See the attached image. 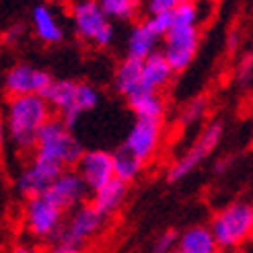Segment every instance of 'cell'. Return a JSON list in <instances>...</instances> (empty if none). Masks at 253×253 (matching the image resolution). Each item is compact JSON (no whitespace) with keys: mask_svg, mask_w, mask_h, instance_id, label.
<instances>
[{"mask_svg":"<svg viewBox=\"0 0 253 253\" xmlns=\"http://www.w3.org/2000/svg\"><path fill=\"white\" fill-rule=\"evenodd\" d=\"M54 118V109L43 95H12L4 111V128L17 150H33L40 130Z\"/></svg>","mask_w":253,"mask_h":253,"instance_id":"cell-1","label":"cell"},{"mask_svg":"<svg viewBox=\"0 0 253 253\" xmlns=\"http://www.w3.org/2000/svg\"><path fill=\"white\" fill-rule=\"evenodd\" d=\"M171 15L173 25L169 33L163 37L161 52L169 60L175 72H183L194 62L200 47V23L204 21L202 0H194V2L177 6Z\"/></svg>","mask_w":253,"mask_h":253,"instance_id":"cell-2","label":"cell"},{"mask_svg":"<svg viewBox=\"0 0 253 253\" xmlns=\"http://www.w3.org/2000/svg\"><path fill=\"white\" fill-rule=\"evenodd\" d=\"M43 97L52 105L56 116L62 118L68 126H74L83 113L93 111L101 101L99 91L93 84L70 79L54 81L43 93Z\"/></svg>","mask_w":253,"mask_h":253,"instance_id":"cell-3","label":"cell"},{"mask_svg":"<svg viewBox=\"0 0 253 253\" xmlns=\"http://www.w3.org/2000/svg\"><path fill=\"white\" fill-rule=\"evenodd\" d=\"M68 15L79 40L91 47L105 49L116 42V27L99 0H68Z\"/></svg>","mask_w":253,"mask_h":253,"instance_id":"cell-4","label":"cell"},{"mask_svg":"<svg viewBox=\"0 0 253 253\" xmlns=\"http://www.w3.org/2000/svg\"><path fill=\"white\" fill-rule=\"evenodd\" d=\"M31 153L56 163V165H60L62 169H68V167H74L79 163V159L84 153V148L79 142V138L72 134L70 126L64 120L52 118L40 130L35 148Z\"/></svg>","mask_w":253,"mask_h":253,"instance_id":"cell-5","label":"cell"},{"mask_svg":"<svg viewBox=\"0 0 253 253\" xmlns=\"http://www.w3.org/2000/svg\"><path fill=\"white\" fill-rule=\"evenodd\" d=\"M105 214L97 210L95 204H83L72 208V214L62 226L58 237L52 241L56 253H79L83 247L95 239L105 224Z\"/></svg>","mask_w":253,"mask_h":253,"instance_id":"cell-6","label":"cell"},{"mask_svg":"<svg viewBox=\"0 0 253 253\" xmlns=\"http://www.w3.org/2000/svg\"><path fill=\"white\" fill-rule=\"evenodd\" d=\"M210 229L220 249H237L253 239V206L235 202L214 214Z\"/></svg>","mask_w":253,"mask_h":253,"instance_id":"cell-7","label":"cell"},{"mask_svg":"<svg viewBox=\"0 0 253 253\" xmlns=\"http://www.w3.org/2000/svg\"><path fill=\"white\" fill-rule=\"evenodd\" d=\"M64 208L49 198L47 194H40L27 198L23 208V226L25 233L35 241L52 243L64 226Z\"/></svg>","mask_w":253,"mask_h":253,"instance_id":"cell-8","label":"cell"},{"mask_svg":"<svg viewBox=\"0 0 253 253\" xmlns=\"http://www.w3.org/2000/svg\"><path fill=\"white\" fill-rule=\"evenodd\" d=\"M220 138H222V124L220 122L208 124L206 128L202 130V134L196 138V142L169 167V173H167L169 183L179 181V179H183L185 175L192 173L200 163L204 161L214 148H216V144L220 142Z\"/></svg>","mask_w":253,"mask_h":253,"instance_id":"cell-9","label":"cell"},{"mask_svg":"<svg viewBox=\"0 0 253 253\" xmlns=\"http://www.w3.org/2000/svg\"><path fill=\"white\" fill-rule=\"evenodd\" d=\"M64 169L60 165H56V163L47 161L43 157L31 155V161L19 171L17 179H15V187H17L19 196H23L25 200L45 194L49 189V185L54 183V179Z\"/></svg>","mask_w":253,"mask_h":253,"instance_id":"cell-10","label":"cell"},{"mask_svg":"<svg viewBox=\"0 0 253 253\" xmlns=\"http://www.w3.org/2000/svg\"><path fill=\"white\" fill-rule=\"evenodd\" d=\"M54 83L52 74L27 62L12 64L4 74V91L12 95H43Z\"/></svg>","mask_w":253,"mask_h":253,"instance_id":"cell-11","label":"cell"},{"mask_svg":"<svg viewBox=\"0 0 253 253\" xmlns=\"http://www.w3.org/2000/svg\"><path fill=\"white\" fill-rule=\"evenodd\" d=\"M161 140H163V120L136 118L134 126L124 140V146H128L140 161L148 163L159 153Z\"/></svg>","mask_w":253,"mask_h":253,"instance_id":"cell-12","label":"cell"},{"mask_svg":"<svg viewBox=\"0 0 253 253\" xmlns=\"http://www.w3.org/2000/svg\"><path fill=\"white\" fill-rule=\"evenodd\" d=\"M88 185L91 192L99 189L116 177V167H113V155L107 150H84L79 163L74 165Z\"/></svg>","mask_w":253,"mask_h":253,"instance_id":"cell-13","label":"cell"},{"mask_svg":"<svg viewBox=\"0 0 253 253\" xmlns=\"http://www.w3.org/2000/svg\"><path fill=\"white\" fill-rule=\"evenodd\" d=\"M88 192H91V189H88V185L84 183L81 173L77 169L68 167L56 177L54 183L49 185V189L45 194L64 210H72V208L83 204Z\"/></svg>","mask_w":253,"mask_h":253,"instance_id":"cell-14","label":"cell"},{"mask_svg":"<svg viewBox=\"0 0 253 253\" xmlns=\"http://www.w3.org/2000/svg\"><path fill=\"white\" fill-rule=\"evenodd\" d=\"M161 40H163V35L155 29L150 19L138 21L130 29L128 37H126V56L144 60L148 56H153L155 52H159Z\"/></svg>","mask_w":253,"mask_h":253,"instance_id":"cell-15","label":"cell"},{"mask_svg":"<svg viewBox=\"0 0 253 253\" xmlns=\"http://www.w3.org/2000/svg\"><path fill=\"white\" fill-rule=\"evenodd\" d=\"M31 29L33 35L45 45H56L64 40V29L56 12L47 4H35L31 10Z\"/></svg>","mask_w":253,"mask_h":253,"instance_id":"cell-16","label":"cell"},{"mask_svg":"<svg viewBox=\"0 0 253 253\" xmlns=\"http://www.w3.org/2000/svg\"><path fill=\"white\" fill-rule=\"evenodd\" d=\"M128 99V107L136 118H148V120H163L165 118V99H163L161 91L155 88L140 86L138 91H134Z\"/></svg>","mask_w":253,"mask_h":253,"instance_id":"cell-17","label":"cell"},{"mask_svg":"<svg viewBox=\"0 0 253 253\" xmlns=\"http://www.w3.org/2000/svg\"><path fill=\"white\" fill-rule=\"evenodd\" d=\"M128 181L120 179V177H113L111 181H107L105 185H101L99 189L93 192V204L97 210H101L105 216L116 214L122 204L128 198Z\"/></svg>","mask_w":253,"mask_h":253,"instance_id":"cell-18","label":"cell"},{"mask_svg":"<svg viewBox=\"0 0 253 253\" xmlns=\"http://www.w3.org/2000/svg\"><path fill=\"white\" fill-rule=\"evenodd\" d=\"M142 86V60L126 56L116 72H113V88L122 97H130L134 91Z\"/></svg>","mask_w":253,"mask_h":253,"instance_id":"cell-19","label":"cell"},{"mask_svg":"<svg viewBox=\"0 0 253 253\" xmlns=\"http://www.w3.org/2000/svg\"><path fill=\"white\" fill-rule=\"evenodd\" d=\"M173 66L169 64V60L163 56V52H155L153 56H148L142 60V86L155 88L161 91L163 86H167L173 79Z\"/></svg>","mask_w":253,"mask_h":253,"instance_id":"cell-20","label":"cell"},{"mask_svg":"<svg viewBox=\"0 0 253 253\" xmlns=\"http://www.w3.org/2000/svg\"><path fill=\"white\" fill-rule=\"evenodd\" d=\"M218 249V241L210 226H189L179 235L177 243L179 253H214Z\"/></svg>","mask_w":253,"mask_h":253,"instance_id":"cell-21","label":"cell"},{"mask_svg":"<svg viewBox=\"0 0 253 253\" xmlns=\"http://www.w3.org/2000/svg\"><path fill=\"white\" fill-rule=\"evenodd\" d=\"M146 165L144 161L138 159L128 146H120L116 153H113V167H116V177L132 183L138 175H140L142 167Z\"/></svg>","mask_w":253,"mask_h":253,"instance_id":"cell-22","label":"cell"},{"mask_svg":"<svg viewBox=\"0 0 253 253\" xmlns=\"http://www.w3.org/2000/svg\"><path fill=\"white\" fill-rule=\"evenodd\" d=\"M99 4L111 21L120 23H128L136 19L138 10H140V0H99Z\"/></svg>","mask_w":253,"mask_h":253,"instance_id":"cell-23","label":"cell"},{"mask_svg":"<svg viewBox=\"0 0 253 253\" xmlns=\"http://www.w3.org/2000/svg\"><path fill=\"white\" fill-rule=\"evenodd\" d=\"M204 113H206V99L204 97H196L192 101H187L185 107L181 109L179 122L183 126H192V124H196V122H200L202 118H204Z\"/></svg>","mask_w":253,"mask_h":253,"instance_id":"cell-24","label":"cell"},{"mask_svg":"<svg viewBox=\"0 0 253 253\" xmlns=\"http://www.w3.org/2000/svg\"><path fill=\"white\" fill-rule=\"evenodd\" d=\"M185 2H194V0H146V15H157V12H173L177 6Z\"/></svg>","mask_w":253,"mask_h":253,"instance_id":"cell-25","label":"cell"},{"mask_svg":"<svg viewBox=\"0 0 253 253\" xmlns=\"http://www.w3.org/2000/svg\"><path fill=\"white\" fill-rule=\"evenodd\" d=\"M177 243H179V235L175 231H165L157 237L155 241V253H167V251H177Z\"/></svg>","mask_w":253,"mask_h":253,"instance_id":"cell-26","label":"cell"},{"mask_svg":"<svg viewBox=\"0 0 253 253\" xmlns=\"http://www.w3.org/2000/svg\"><path fill=\"white\" fill-rule=\"evenodd\" d=\"M253 74V54H247L241 58V62H239V68H237V77L239 81H249V77Z\"/></svg>","mask_w":253,"mask_h":253,"instance_id":"cell-27","label":"cell"},{"mask_svg":"<svg viewBox=\"0 0 253 253\" xmlns=\"http://www.w3.org/2000/svg\"><path fill=\"white\" fill-rule=\"evenodd\" d=\"M21 33H23V25H12V27H8L4 31V42L6 43H15L21 37Z\"/></svg>","mask_w":253,"mask_h":253,"instance_id":"cell-28","label":"cell"}]
</instances>
